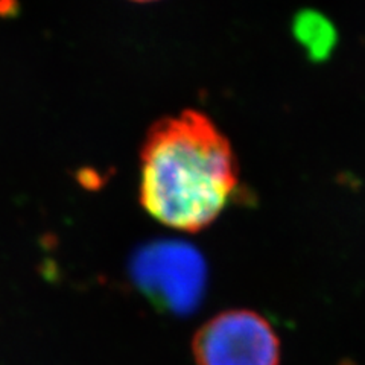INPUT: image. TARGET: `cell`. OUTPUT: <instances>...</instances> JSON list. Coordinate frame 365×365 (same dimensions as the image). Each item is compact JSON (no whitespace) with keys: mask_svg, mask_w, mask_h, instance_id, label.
I'll return each mask as SVG.
<instances>
[{"mask_svg":"<svg viewBox=\"0 0 365 365\" xmlns=\"http://www.w3.org/2000/svg\"><path fill=\"white\" fill-rule=\"evenodd\" d=\"M237 165L230 143L198 111L157 122L140 154V202L153 218L200 232L230 202Z\"/></svg>","mask_w":365,"mask_h":365,"instance_id":"obj_1","label":"cell"},{"mask_svg":"<svg viewBox=\"0 0 365 365\" xmlns=\"http://www.w3.org/2000/svg\"><path fill=\"white\" fill-rule=\"evenodd\" d=\"M197 365H279L280 341L267 319L251 311H227L193 338Z\"/></svg>","mask_w":365,"mask_h":365,"instance_id":"obj_2","label":"cell"},{"mask_svg":"<svg viewBox=\"0 0 365 365\" xmlns=\"http://www.w3.org/2000/svg\"><path fill=\"white\" fill-rule=\"evenodd\" d=\"M134 279L151 299L175 314L190 312L205 287V265L195 250L181 242H158L134 260Z\"/></svg>","mask_w":365,"mask_h":365,"instance_id":"obj_3","label":"cell"},{"mask_svg":"<svg viewBox=\"0 0 365 365\" xmlns=\"http://www.w3.org/2000/svg\"><path fill=\"white\" fill-rule=\"evenodd\" d=\"M133 2H142V4H145V2H154V0H133Z\"/></svg>","mask_w":365,"mask_h":365,"instance_id":"obj_4","label":"cell"}]
</instances>
